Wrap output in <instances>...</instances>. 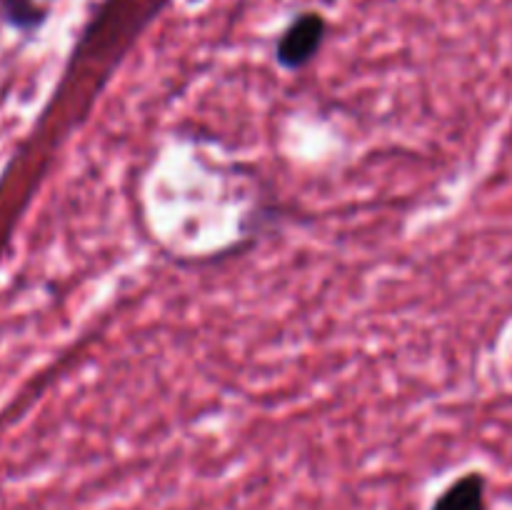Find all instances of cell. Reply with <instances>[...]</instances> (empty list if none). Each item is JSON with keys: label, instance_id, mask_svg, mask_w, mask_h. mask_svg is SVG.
Returning <instances> with one entry per match:
<instances>
[{"label": "cell", "instance_id": "obj_1", "mask_svg": "<svg viewBox=\"0 0 512 510\" xmlns=\"http://www.w3.org/2000/svg\"><path fill=\"white\" fill-rule=\"evenodd\" d=\"M325 38V20L318 13H305L290 23L280 38L275 58L283 68L298 70L315 58Z\"/></svg>", "mask_w": 512, "mask_h": 510}, {"label": "cell", "instance_id": "obj_3", "mask_svg": "<svg viewBox=\"0 0 512 510\" xmlns=\"http://www.w3.org/2000/svg\"><path fill=\"white\" fill-rule=\"evenodd\" d=\"M8 15L18 25H35L40 20V13L28 0H8Z\"/></svg>", "mask_w": 512, "mask_h": 510}, {"label": "cell", "instance_id": "obj_2", "mask_svg": "<svg viewBox=\"0 0 512 510\" xmlns=\"http://www.w3.org/2000/svg\"><path fill=\"white\" fill-rule=\"evenodd\" d=\"M430 510H490L488 480L478 470L460 475L433 500Z\"/></svg>", "mask_w": 512, "mask_h": 510}]
</instances>
